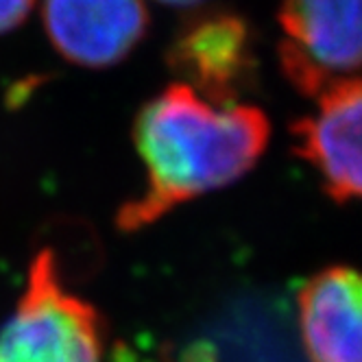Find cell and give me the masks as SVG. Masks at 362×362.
I'll list each match as a JSON object with an SVG mask.
<instances>
[{"instance_id": "8", "label": "cell", "mask_w": 362, "mask_h": 362, "mask_svg": "<svg viewBox=\"0 0 362 362\" xmlns=\"http://www.w3.org/2000/svg\"><path fill=\"white\" fill-rule=\"evenodd\" d=\"M37 0H0V35H7L22 27Z\"/></svg>"}, {"instance_id": "4", "label": "cell", "mask_w": 362, "mask_h": 362, "mask_svg": "<svg viewBox=\"0 0 362 362\" xmlns=\"http://www.w3.org/2000/svg\"><path fill=\"white\" fill-rule=\"evenodd\" d=\"M166 64L179 83L216 105H234L253 88L255 42L249 22L229 9L192 11L177 29Z\"/></svg>"}, {"instance_id": "7", "label": "cell", "mask_w": 362, "mask_h": 362, "mask_svg": "<svg viewBox=\"0 0 362 362\" xmlns=\"http://www.w3.org/2000/svg\"><path fill=\"white\" fill-rule=\"evenodd\" d=\"M301 341L310 362H362V273L329 267L297 293Z\"/></svg>"}, {"instance_id": "6", "label": "cell", "mask_w": 362, "mask_h": 362, "mask_svg": "<svg viewBox=\"0 0 362 362\" xmlns=\"http://www.w3.org/2000/svg\"><path fill=\"white\" fill-rule=\"evenodd\" d=\"M293 124L295 153L317 170L336 203L362 199V74L327 88Z\"/></svg>"}, {"instance_id": "9", "label": "cell", "mask_w": 362, "mask_h": 362, "mask_svg": "<svg viewBox=\"0 0 362 362\" xmlns=\"http://www.w3.org/2000/svg\"><path fill=\"white\" fill-rule=\"evenodd\" d=\"M155 3L173 7V9H197L199 5L208 3V0H155Z\"/></svg>"}, {"instance_id": "2", "label": "cell", "mask_w": 362, "mask_h": 362, "mask_svg": "<svg viewBox=\"0 0 362 362\" xmlns=\"http://www.w3.org/2000/svg\"><path fill=\"white\" fill-rule=\"evenodd\" d=\"M105 345L98 308L66 286L53 249L37 251L0 327V362H105Z\"/></svg>"}, {"instance_id": "1", "label": "cell", "mask_w": 362, "mask_h": 362, "mask_svg": "<svg viewBox=\"0 0 362 362\" xmlns=\"http://www.w3.org/2000/svg\"><path fill=\"white\" fill-rule=\"evenodd\" d=\"M269 136L262 110L216 105L179 81L166 86L134 120L144 186L120 205L116 227L138 234L181 205L231 186L262 158Z\"/></svg>"}, {"instance_id": "3", "label": "cell", "mask_w": 362, "mask_h": 362, "mask_svg": "<svg viewBox=\"0 0 362 362\" xmlns=\"http://www.w3.org/2000/svg\"><path fill=\"white\" fill-rule=\"evenodd\" d=\"M277 20L279 66L299 94L362 74V0H279Z\"/></svg>"}, {"instance_id": "5", "label": "cell", "mask_w": 362, "mask_h": 362, "mask_svg": "<svg viewBox=\"0 0 362 362\" xmlns=\"http://www.w3.org/2000/svg\"><path fill=\"white\" fill-rule=\"evenodd\" d=\"M44 33L57 53L81 68L124 62L148 33L146 0H42Z\"/></svg>"}]
</instances>
